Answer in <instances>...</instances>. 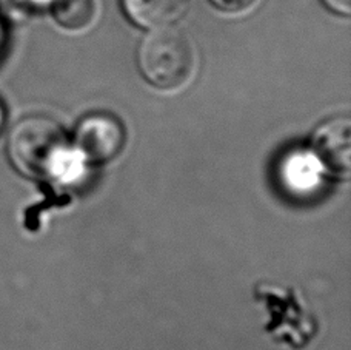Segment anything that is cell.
Wrapping results in <instances>:
<instances>
[{"instance_id": "obj_1", "label": "cell", "mask_w": 351, "mask_h": 350, "mask_svg": "<svg viewBox=\"0 0 351 350\" xmlns=\"http://www.w3.org/2000/svg\"><path fill=\"white\" fill-rule=\"evenodd\" d=\"M10 158L27 176L49 178L66 168L71 153L60 125L47 116H29L12 128Z\"/></svg>"}, {"instance_id": "obj_2", "label": "cell", "mask_w": 351, "mask_h": 350, "mask_svg": "<svg viewBox=\"0 0 351 350\" xmlns=\"http://www.w3.org/2000/svg\"><path fill=\"white\" fill-rule=\"evenodd\" d=\"M137 65L143 79L156 89H180L194 71L191 39L174 27L152 30L137 49Z\"/></svg>"}, {"instance_id": "obj_3", "label": "cell", "mask_w": 351, "mask_h": 350, "mask_svg": "<svg viewBox=\"0 0 351 350\" xmlns=\"http://www.w3.org/2000/svg\"><path fill=\"white\" fill-rule=\"evenodd\" d=\"M123 142L125 131L121 122L116 117L102 113L82 119L74 135L76 152L94 164H104L116 158Z\"/></svg>"}, {"instance_id": "obj_4", "label": "cell", "mask_w": 351, "mask_h": 350, "mask_svg": "<svg viewBox=\"0 0 351 350\" xmlns=\"http://www.w3.org/2000/svg\"><path fill=\"white\" fill-rule=\"evenodd\" d=\"M313 154L336 176L347 178L351 167V124L347 116L328 119L313 133Z\"/></svg>"}, {"instance_id": "obj_5", "label": "cell", "mask_w": 351, "mask_h": 350, "mask_svg": "<svg viewBox=\"0 0 351 350\" xmlns=\"http://www.w3.org/2000/svg\"><path fill=\"white\" fill-rule=\"evenodd\" d=\"M123 12L141 28L173 27L190 11L193 0H121Z\"/></svg>"}, {"instance_id": "obj_6", "label": "cell", "mask_w": 351, "mask_h": 350, "mask_svg": "<svg viewBox=\"0 0 351 350\" xmlns=\"http://www.w3.org/2000/svg\"><path fill=\"white\" fill-rule=\"evenodd\" d=\"M54 19L60 27L70 31L85 30L96 16L94 0H56L53 3Z\"/></svg>"}, {"instance_id": "obj_7", "label": "cell", "mask_w": 351, "mask_h": 350, "mask_svg": "<svg viewBox=\"0 0 351 350\" xmlns=\"http://www.w3.org/2000/svg\"><path fill=\"white\" fill-rule=\"evenodd\" d=\"M210 2L216 6L217 10L223 12H230V14H236V12H242L248 10L256 0H210Z\"/></svg>"}, {"instance_id": "obj_8", "label": "cell", "mask_w": 351, "mask_h": 350, "mask_svg": "<svg viewBox=\"0 0 351 350\" xmlns=\"http://www.w3.org/2000/svg\"><path fill=\"white\" fill-rule=\"evenodd\" d=\"M322 2L337 14L348 16L351 12V0H322Z\"/></svg>"}, {"instance_id": "obj_9", "label": "cell", "mask_w": 351, "mask_h": 350, "mask_svg": "<svg viewBox=\"0 0 351 350\" xmlns=\"http://www.w3.org/2000/svg\"><path fill=\"white\" fill-rule=\"evenodd\" d=\"M21 2L25 6H28V8L40 10V8H47V6H53L56 0H21Z\"/></svg>"}, {"instance_id": "obj_10", "label": "cell", "mask_w": 351, "mask_h": 350, "mask_svg": "<svg viewBox=\"0 0 351 350\" xmlns=\"http://www.w3.org/2000/svg\"><path fill=\"white\" fill-rule=\"evenodd\" d=\"M3 122H5V111L2 105H0V130L3 127Z\"/></svg>"}, {"instance_id": "obj_11", "label": "cell", "mask_w": 351, "mask_h": 350, "mask_svg": "<svg viewBox=\"0 0 351 350\" xmlns=\"http://www.w3.org/2000/svg\"><path fill=\"white\" fill-rule=\"evenodd\" d=\"M3 47V30H2V25H0V49Z\"/></svg>"}]
</instances>
